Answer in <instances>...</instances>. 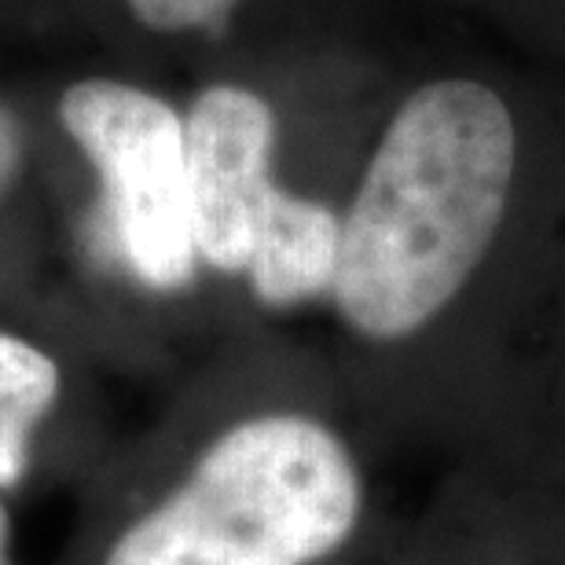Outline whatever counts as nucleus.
I'll list each match as a JSON object with an SVG mask.
<instances>
[{
  "label": "nucleus",
  "instance_id": "7",
  "mask_svg": "<svg viewBox=\"0 0 565 565\" xmlns=\"http://www.w3.org/2000/svg\"><path fill=\"white\" fill-rule=\"evenodd\" d=\"M60 397V367L41 349L0 331V412L33 426Z\"/></svg>",
  "mask_w": 565,
  "mask_h": 565
},
{
  "label": "nucleus",
  "instance_id": "4",
  "mask_svg": "<svg viewBox=\"0 0 565 565\" xmlns=\"http://www.w3.org/2000/svg\"><path fill=\"white\" fill-rule=\"evenodd\" d=\"M273 104L246 85H210L184 115L188 210L199 262L246 276L257 232L279 195Z\"/></svg>",
  "mask_w": 565,
  "mask_h": 565
},
{
  "label": "nucleus",
  "instance_id": "11",
  "mask_svg": "<svg viewBox=\"0 0 565 565\" xmlns=\"http://www.w3.org/2000/svg\"><path fill=\"white\" fill-rule=\"evenodd\" d=\"M0 565H11V558H8V514H4V507H0Z\"/></svg>",
  "mask_w": 565,
  "mask_h": 565
},
{
  "label": "nucleus",
  "instance_id": "5",
  "mask_svg": "<svg viewBox=\"0 0 565 565\" xmlns=\"http://www.w3.org/2000/svg\"><path fill=\"white\" fill-rule=\"evenodd\" d=\"M338 250H342V213L320 199L279 188L246 265L254 298L268 309L331 298Z\"/></svg>",
  "mask_w": 565,
  "mask_h": 565
},
{
  "label": "nucleus",
  "instance_id": "8",
  "mask_svg": "<svg viewBox=\"0 0 565 565\" xmlns=\"http://www.w3.org/2000/svg\"><path fill=\"white\" fill-rule=\"evenodd\" d=\"M143 26L158 33H206L228 26L243 0H126Z\"/></svg>",
  "mask_w": 565,
  "mask_h": 565
},
{
  "label": "nucleus",
  "instance_id": "6",
  "mask_svg": "<svg viewBox=\"0 0 565 565\" xmlns=\"http://www.w3.org/2000/svg\"><path fill=\"white\" fill-rule=\"evenodd\" d=\"M107 565H294L239 518L184 484L110 547Z\"/></svg>",
  "mask_w": 565,
  "mask_h": 565
},
{
  "label": "nucleus",
  "instance_id": "9",
  "mask_svg": "<svg viewBox=\"0 0 565 565\" xmlns=\"http://www.w3.org/2000/svg\"><path fill=\"white\" fill-rule=\"evenodd\" d=\"M26 445L30 426H22L0 412V484H15L22 478V470H26Z\"/></svg>",
  "mask_w": 565,
  "mask_h": 565
},
{
  "label": "nucleus",
  "instance_id": "2",
  "mask_svg": "<svg viewBox=\"0 0 565 565\" xmlns=\"http://www.w3.org/2000/svg\"><path fill=\"white\" fill-rule=\"evenodd\" d=\"M60 118L104 180L96 246L143 287L173 294L199 276L188 210L184 115L126 82H77Z\"/></svg>",
  "mask_w": 565,
  "mask_h": 565
},
{
  "label": "nucleus",
  "instance_id": "1",
  "mask_svg": "<svg viewBox=\"0 0 565 565\" xmlns=\"http://www.w3.org/2000/svg\"><path fill=\"white\" fill-rule=\"evenodd\" d=\"M547 151L533 110L481 71L412 85L342 213L331 301L364 342L401 345L456 309L533 202Z\"/></svg>",
  "mask_w": 565,
  "mask_h": 565
},
{
  "label": "nucleus",
  "instance_id": "10",
  "mask_svg": "<svg viewBox=\"0 0 565 565\" xmlns=\"http://www.w3.org/2000/svg\"><path fill=\"white\" fill-rule=\"evenodd\" d=\"M19 154H22V132H19V121L11 118L8 107H0V191L19 169Z\"/></svg>",
  "mask_w": 565,
  "mask_h": 565
},
{
  "label": "nucleus",
  "instance_id": "3",
  "mask_svg": "<svg viewBox=\"0 0 565 565\" xmlns=\"http://www.w3.org/2000/svg\"><path fill=\"white\" fill-rule=\"evenodd\" d=\"M184 489L246 522L294 565L334 555L364 507L360 470L342 437L294 412L224 429L191 467Z\"/></svg>",
  "mask_w": 565,
  "mask_h": 565
}]
</instances>
